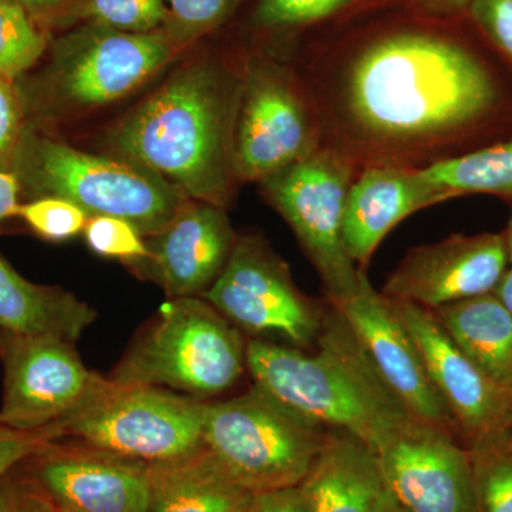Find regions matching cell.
I'll use <instances>...</instances> for the list:
<instances>
[{
  "label": "cell",
  "mask_w": 512,
  "mask_h": 512,
  "mask_svg": "<svg viewBox=\"0 0 512 512\" xmlns=\"http://www.w3.org/2000/svg\"><path fill=\"white\" fill-rule=\"evenodd\" d=\"M315 349L305 353L251 340L247 367L254 386L303 419L352 434L375 451L394 429L413 419L330 303Z\"/></svg>",
  "instance_id": "3957f363"
},
{
  "label": "cell",
  "mask_w": 512,
  "mask_h": 512,
  "mask_svg": "<svg viewBox=\"0 0 512 512\" xmlns=\"http://www.w3.org/2000/svg\"><path fill=\"white\" fill-rule=\"evenodd\" d=\"M508 265L503 232L451 235L410 248L380 292L393 301L436 311L493 293Z\"/></svg>",
  "instance_id": "e0dca14e"
},
{
  "label": "cell",
  "mask_w": 512,
  "mask_h": 512,
  "mask_svg": "<svg viewBox=\"0 0 512 512\" xmlns=\"http://www.w3.org/2000/svg\"><path fill=\"white\" fill-rule=\"evenodd\" d=\"M96 312L57 286L33 284L0 256V330L76 342Z\"/></svg>",
  "instance_id": "44dd1931"
},
{
  "label": "cell",
  "mask_w": 512,
  "mask_h": 512,
  "mask_svg": "<svg viewBox=\"0 0 512 512\" xmlns=\"http://www.w3.org/2000/svg\"><path fill=\"white\" fill-rule=\"evenodd\" d=\"M363 0H258L254 23L266 30L306 28L325 22Z\"/></svg>",
  "instance_id": "83f0119b"
},
{
  "label": "cell",
  "mask_w": 512,
  "mask_h": 512,
  "mask_svg": "<svg viewBox=\"0 0 512 512\" xmlns=\"http://www.w3.org/2000/svg\"><path fill=\"white\" fill-rule=\"evenodd\" d=\"M414 2L429 12L451 13L470 8L474 0H414Z\"/></svg>",
  "instance_id": "f35d334b"
},
{
  "label": "cell",
  "mask_w": 512,
  "mask_h": 512,
  "mask_svg": "<svg viewBox=\"0 0 512 512\" xmlns=\"http://www.w3.org/2000/svg\"><path fill=\"white\" fill-rule=\"evenodd\" d=\"M247 366V345L237 326L200 298L164 303L146 335L111 379L156 386L202 400L228 390Z\"/></svg>",
  "instance_id": "8992f818"
},
{
  "label": "cell",
  "mask_w": 512,
  "mask_h": 512,
  "mask_svg": "<svg viewBox=\"0 0 512 512\" xmlns=\"http://www.w3.org/2000/svg\"><path fill=\"white\" fill-rule=\"evenodd\" d=\"M86 244L94 254L138 265L148 252L144 235L133 224L116 217H92L83 231Z\"/></svg>",
  "instance_id": "4dcf8cb0"
},
{
  "label": "cell",
  "mask_w": 512,
  "mask_h": 512,
  "mask_svg": "<svg viewBox=\"0 0 512 512\" xmlns=\"http://www.w3.org/2000/svg\"><path fill=\"white\" fill-rule=\"evenodd\" d=\"M431 313L488 382L512 402V316L494 293Z\"/></svg>",
  "instance_id": "7402d4cb"
},
{
  "label": "cell",
  "mask_w": 512,
  "mask_h": 512,
  "mask_svg": "<svg viewBox=\"0 0 512 512\" xmlns=\"http://www.w3.org/2000/svg\"><path fill=\"white\" fill-rule=\"evenodd\" d=\"M451 200L421 170L365 165L350 185L343 214V242L357 268L366 271L380 242L414 212Z\"/></svg>",
  "instance_id": "d6986e66"
},
{
  "label": "cell",
  "mask_w": 512,
  "mask_h": 512,
  "mask_svg": "<svg viewBox=\"0 0 512 512\" xmlns=\"http://www.w3.org/2000/svg\"><path fill=\"white\" fill-rule=\"evenodd\" d=\"M0 512H25L22 485L16 467L0 478Z\"/></svg>",
  "instance_id": "8d00e7d4"
},
{
  "label": "cell",
  "mask_w": 512,
  "mask_h": 512,
  "mask_svg": "<svg viewBox=\"0 0 512 512\" xmlns=\"http://www.w3.org/2000/svg\"><path fill=\"white\" fill-rule=\"evenodd\" d=\"M19 197L20 187L15 174L0 170V222L15 217Z\"/></svg>",
  "instance_id": "74e56055"
},
{
  "label": "cell",
  "mask_w": 512,
  "mask_h": 512,
  "mask_svg": "<svg viewBox=\"0 0 512 512\" xmlns=\"http://www.w3.org/2000/svg\"><path fill=\"white\" fill-rule=\"evenodd\" d=\"M245 512H311V508L298 485L254 495Z\"/></svg>",
  "instance_id": "e575fe53"
},
{
  "label": "cell",
  "mask_w": 512,
  "mask_h": 512,
  "mask_svg": "<svg viewBox=\"0 0 512 512\" xmlns=\"http://www.w3.org/2000/svg\"><path fill=\"white\" fill-rule=\"evenodd\" d=\"M5 369L0 426L18 431L62 427L109 384L83 365L73 343L0 330ZM62 430V429H60Z\"/></svg>",
  "instance_id": "7c38bea8"
},
{
  "label": "cell",
  "mask_w": 512,
  "mask_h": 512,
  "mask_svg": "<svg viewBox=\"0 0 512 512\" xmlns=\"http://www.w3.org/2000/svg\"><path fill=\"white\" fill-rule=\"evenodd\" d=\"M13 2L19 3L26 10H40L42 12V10L57 8L67 0H13Z\"/></svg>",
  "instance_id": "b9f144b4"
},
{
  "label": "cell",
  "mask_w": 512,
  "mask_h": 512,
  "mask_svg": "<svg viewBox=\"0 0 512 512\" xmlns=\"http://www.w3.org/2000/svg\"><path fill=\"white\" fill-rule=\"evenodd\" d=\"M208 403L156 386L120 384L106 389L66 421L62 440L73 439L147 464L190 456L202 447Z\"/></svg>",
  "instance_id": "9c48e42d"
},
{
  "label": "cell",
  "mask_w": 512,
  "mask_h": 512,
  "mask_svg": "<svg viewBox=\"0 0 512 512\" xmlns=\"http://www.w3.org/2000/svg\"><path fill=\"white\" fill-rule=\"evenodd\" d=\"M245 511H247V510H245Z\"/></svg>",
  "instance_id": "f6af8a7d"
},
{
  "label": "cell",
  "mask_w": 512,
  "mask_h": 512,
  "mask_svg": "<svg viewBox=\"0 0 512 512\" xmlns=\"http://www.w3.org/2000/svg\"><path fill=\"white\" fill-rule=\"evenodd\" d=\"M18 474L20 485H22L25 512H63L46 497V494L43 493L35 483H33L32 478L22 470L20 464L18 466Z\"/></svg>",
  "instance_id": "d590c367"
},
{
  "label": "cell",
  "mask_w": 512,
  "mask_h": 512,
  "mask_svg": "<svg viewBox=\"0 0 512 512\" xmlns=\"http://www.w3.org/2000/svg\"><path fill=\"white\" fill-rule=\"evenodd\" d=\"M373 512H412L407 510L406 507L392 494V491L386 487L383 491L382 497L377 501L375 510Z\"/></svg>",
  "instance_id": "60d3db41"
},
{
  "label": "cell",
  "mask_w": 512,
  "mask_h": 512,
  "mask_svg": "<svg viewBox=\"0 0 512 512\" xmlns=\"http://www.w3.org/2000/svg\"><path fill=\"white\" fill-rule=\"evenodd\" d=\"M505 239V247H507L508 264L512 266V214L507 222V228L503 232Z\"/></svg>",
  "instance_id": "7bdbcfd3"
},
{
  "label": "cell",
  "mask_w": 512,
  "mask_h": 512,
  "mask_svg": "<svg viewBox=\"0 0 512 512\" xmlns=\"http://www.w3.org/2000/svg\"><path fill=\"white\" fill-rule=\"evenodd\" d=\"M355 336L370 363L413 419L453 431V420L431 383L412 333L392 299L377 292L366 271L348 298L329 302Z\"/></svg>",
  "instance_id": "2e32d148"
},
{
  "label": "cell",
  "mask_w": 512,
  "mask_h": 512,
  "mask_svg": "<svg viewBox=\"0 0 512 512\" xmlns=\"http://www.w3.org/2000/svg\"><path fill=\"white\" fill-rule=\"evenodd\" d=\"M15 217L25 222L37 237L52 242L67 241L82 234L92 218L73 202L57 197L20 202Z\"/></svg>",
  "instance_id": "4316f807"
},
{
  "label": "cell",
  "mask_w": 512,
  "mask_h": 512,
  "mask_svg": "<svg viewBox=\"0 0 512 512\" xmlns=\"http://www.w3.org/2000/svg\"><path fill=\"white\" fill-rule=\"evenodd\" d=\"M56 440H60L59 426L30 433L0 426V478Z\"/></svg>",
  "instance_id": "836d02e7"
},
{
  "label": "cell",
  "mask_w": 512,
  "mask_h": 512,
  "mask_svg": "<svg viewBox=\"0 0 512 512\" xmlns=\"http://www.w3.org/2000/svg\"><path fill=\"white\" fill-rule=\"evenodd\" d=\"M473 457L476 512H512V450L498 444L470 451Z\"/></svg>",
  "instance_id": "484cf974"
},
{
  "label": "cell",
  "mask_w": 512,
  "mask_h": 512,
  "mask_svg": "<svg viewBox=\"0 0 512 512\" xmlns=\"http://www.w3.org/2000/svg\"><path fill=\"white\" fill-rule=\"evenodd\" d=\"M386 487L412 512H476L473 457L453 431L409 419L376 451Z\"/></svg>",
  "instance_id": "4fadbf2b"
},
{
  "label": "cell",
  "mask_w": 512,
  "mask_h": 512,
  "mask_svg": "<svg viewBox=\"0 0 512 512\" xmlns=\"http://www.w3.org/2000/svg\"><path fill=\"white\" fill-rule=\"evenodd\" d=\"M359 170L349 158L323 146L261 183L266 201L288 222L318 272L329 302L356 292L363 272L343 242L346 198Z\"/></svg>",
  "instance_id": "30bf717a"
},
{
  "label": "cell",
  "mask_w": 512,
  "mask_h": 512,
  "mask_svg": "<svg viewBox=\"0 0 512 512\" xmlns=\"http://www.w3.org/2000/svg\"><path fill=\"white\" fill-rule=\"evenodd\" d=\"M202 298L237 328L301 350L315 348L326 312L299 291L288 264L256 235L237 238Z\"/></svg>",
  "instance_id": "8fae6325"
},
{
  "label": "cell",
  "mask_w": 512,
  "mask_h": 512,
  "mask_svg": "<svg viewBox=\"0 0 512 512\" xmlns=\"http://www.w3.org/2000/svg\"><path fill=\"white\" fill-rule=\"evenodd\" d=\"M508 446H510V448L512 450V427H511V431H510V440H508Z\"/></svg>",
  "instance_id": "ee69618b"
},
{
  "label": "cell",
  "mask_w": 512,
  "mask_h": 512,
  "mask_svg": "<svg viewBox=\"0 0 512 512\" xmlns=\"http://www.w3.org/2000/svg\"><path fill=\"white\" fill-rule=\"evenodd\" d=\"M47 40L28 10L0 0V79L16 83L46 52Z\"/></svg>",
  "instance_id": "d4e9b609"
},
{
  "label": "cell",
  "mask_w": 512,
  "mask_h": 512,
  "mask_svg": "<svg viewBox=\"0 0 512 512\" xmlns=\"http://www.w3.org/2000/svg\"><path fill=\"white\" fill-rule=\"evenodd\" d=\"M63 512H147L150 464L87 446L52 441L20 464Z\"/></svg>",
  "instance_id": "9a60e30c"
},
{
  "label": "cell",
  "mask_w": 512,
  "mask_h": 512,
  "mask_svg": "<svg viewBox=\"0 0 512 512\" xmlns=\"http://www.w3.org/2000/svg\"><path fill=\"white\" fill-rule=\"evenodd\" d=\"M495 298L503 303L504 308L511 313L512 316V266L504 272L503 278L500 279L498 285L494 289Z\"/></svg>",
  "instance_id": "ab89813d"
},
{
  "label": "cell",
  "mask_w": 512,
  "mask_h": 512,
  "mask_svg": "<svg viewBox=\"0 0 512 512\" xmlns=\"http://www.w3.org/2000/svg\"><path fill=\"white\" fill-rule=\"evenodd\" d=\"M25 103L18 84L0 79V170L10 171L13 154L25 127ZM12 173V171H10Z\"/></svg>",
  "instance_id": "1f68e13d"
},
{
  "label": "cell",
  "mask_w": 512,
  "mask_h": 512,
  "mask_svg": "<svg viewBox=\"0 0 512 512\" xmlns=\"http://www.w3.org/2000/svg\"><path fill=\"white\" fill-rule=\"evenodd\" d=\"M82 16L123 32H157L167 18V0H84Z\"/></svg>",
  "instance_id": "f1b7e54d"
},
{
  "label": "cell",
  "mask_w": 512,
  "mask_h": 512,
  "mask_svg": "<svg viewBox=\"0 0 512 512\" xmlns=\"http://www.w3.org/2000/svg\"><path fill=\"white\" fill-rule=\"evenodd\" d=\"M322 147V121L298 70L271 57H247L235 127L239 183H264Z\"/></svg>",
  "instance_id": "ba28073f"
},
{
  "label": "cell",
  "mask_w": 512,
  "mask_h": 512,
  "mask_svg": "<svg viewBox=\"0 0 512 512\" xmlns=\"http://www.w3.org/2000/svg\"><path fill=\"white\" fill-rule=\"evenodd\" d=\"M175 49L165 32L89 23L55 43L45 69L25 86L18 84L26 114L67 116L113 103L163 69Z\"/></svg>",
  "instance_id": "5b68a950"
},
{
  "label": "cell",
  "mask_w": 512,
  "mask_h": 512,
  "mask_svg": "<svg viewBox=\"0 0 512 512\" xmlns=\"http://www.w3.org/2000/svg\"><path fill=\"white\" fill-rule=\"evenodd\" d=\"M328 429L303 419L261 390L208 403L202 447L251 494L298 487Z\"/></svg>",
  "instance_id": "52a82bcc"
},
{
  "label": "cell",
  "mask_w": 512,
  "mask_h": 512,
  "mask_svg": "<svg viewBox=\"0 0 512 512\" xmlns=\"http://www.w3.org/2000/svg\"><path fill=\"white\" fill-rule=\"evenodd\" d=\"M427 180L451 198L485 194L512 201V138L424 168Z\"/></svg>",
  "instance_id": "cb8c5ba5"
},
{
  "label": "cell",
  "mask_w": 512,
  "mask_h": 512,
  "mask_svg": "<svg viewBox=\"0 0 512 512\" xmlns=\"http://www.w3.org/2000/svg\"><path fill=\"white\" fill-rule=\"evenodd\" d=\"M148 238L150 255L137 266L175 299L204 295L224 271L238 237L225 208L190 201Z\"/></svg>",
  "instance_id": "ac0fdd59"
},
{
  "label": "cell",
  "mask_w": 512,
  "mask_h": 512,
  "mask_svg": "<svg viewBox=\"0 0 512 512\" xmlns=\"http://www.w3.org/2000/svg\"><path fill=\"white\" fill-rule=\"evenodd\" d=\"M471 18L512 63V0H474Z\"/></svg>",
  "instance_id": "d6a6232c"
},
{
  "label": "cell",
  "mask_w": 512,
  "mask_h": 512,
  "mask_svg": "<svg viewBox=\"0 0 512 512\" xmlns=\"http://www.w3.org/2000/svg\"><path fill=\"white\" fill-rule=\"evenodd\" d=\"M298 73L315 100L323 146L359 168L424 170L470 153L505 106L500 77L483 57L419 26L376 33Z\"/></svg>",
  "instance_id": "6da1fadb"
},
{
  "label": "cell",
  "mask_w": 512,
  "mask_h": 512,
  "mask_svg": "<svg viewBox=\"0 0 512 512\" xmlns=\"http://www.w3.org/2000/svg\"><path fill=\"white\" fill-rule=\"evenodd\" d=\"M241 0H167L165 35L175 46L218 28L232 15Z\"/></svg>",
  "instance_id": "f546056e"
},
{
  "label": "cell",
  "mask_w": 512,
  "mask_h": 512,
  "mask_svg": "<svg viewBox=\"0 0 512 512\" xmlns=\"http://www.w3.org/2000/svg\"><path fill=\"white\" fill-rule=\"evenodd\" d=\"M150 478L147 512H245L254 497L204 447L190 456L150 464Z\"/></svg>",
  "instance_id": "603a6c76"
},
{
  "label": "cell",
  "mask_w": 512,
  "mask_h": 512,
  "mask_svg": "<svg viewBox=\"0 0 512 512\" xmlns=\"http://www.w3.org/2000/svg\"><path fill=\"white\" fill-rule=\"evenodd\" d=\"M393 302L420 350L431 383L446 404L458 441L468 451L508 444L512 402L488 382L431 311L413 303Z\"/></svg>",
  "instance_id": "5bb4252c"
},
{
  "label": "cell",
  "mask_w": 512,
  "mask_h": 512,
  "mask_svg": "<svg viewBox=\"0 0 512 512\" xmlns=\"http://www.w3.org/2000/svg\"><path fill=\"white\" fill-rule=\"evenodd\" d=\"M244 63L202 57L181 67L114 128L117 156L160 174L192 201L225 208L239 183L235 127Z\"/></svg>",
  "instance_id": "7a4b0ae2"
},
{
  "label": "cell",
  "mask_w": 512,
  "mask_h": 512,
  "mask_svg": "<svg viewBox=\"0 0 512 512\" xmlns=\"http://www.w3.org/2000/svg\"><path fill=\"white\" fill-rule=\"evenodd\" d=\"M20 194L63 198L90 217L126 220L153 237L192 201L143 165L77 150L26 121L13 154Z\"/></svg>",
  "instance_id": "277c9868"
},
{
  "label": "cell",
  "mask_w": 512,
  "mask_h": 512,
  "mask_svg": "<svg viewBox=\"0 0 512 512\" xmlns=\"http://www.w3.org/2000/svg\"><path fill=\"white\" fill-rule=\"evenodd\" d=\"M299 488L311 512H373L386 490L379 454L345 431L328 430Z\"/></svg>",
  "instance_id": "ffe728a7"
}]
</instances>
